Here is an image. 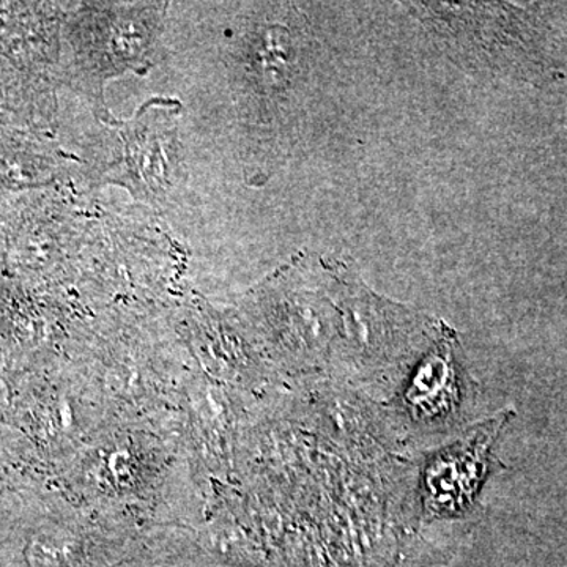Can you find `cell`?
Listing matches in <instances>:
<instances>
[{"label": "cell", "instance_id": "cell-1", "mask_svg": "<svg viewBox=\"0 0 567 567\" xmlns=\"http://www.w3.org/2000/svg\"><path fill=\"white\" fill-rule=\"evenodd\" d=\"M513 415V410H503L472 429L465 439L427 457L421 480L427 520L465 517L475 511L477 496L491 473L492 447Z\"/></svg>", "mask_w": 567, "mask_h": 567}, {"label": "cell", "instance_id": "cell-2", "mask_svg": "<svg viewBox=\"0 0 567 567\" xmlns=\"http://www.w3.org/2000/svg\"><path fill=\"white\" fill-rule=\"evenodd\" d=\"M473 386L451 342L425 354L395 391L393 406L406 427L423 434H443L464 423Z\"/></svg>", "mask_w": 567, "mask_h": 567}, {"label": "cell", "instance_id": "cell-3", "mask_svg": "<svg viewBox=\"0 0 567 567\" xmlns=\"http://www.w3.org/2000/svg\"><path fill=\"white\" fill-rule=\"evenodd\" d=\"M155 106H145L123 130L122 181L134 192L156 199L174 188L178 177L175 130L166 117L155 121Z\"/></svg>", "mask_w": 567, "mask_h": 567}, {"label": "cell", "instance_id": "cell-4", "mask_svg": "<svg viewBox=\"0 0 567 567\" xmlns=\"http://www.w3.org/2000/svg\"><path fill=\"white\" fill-rule=\"evenodd\" d=\"M82 543L70 532L59 528L41 529L25 548L31 567H76L82 559Z\"/></svg>", "mask_w": 567, "mask_h": 567}]
</instances>
